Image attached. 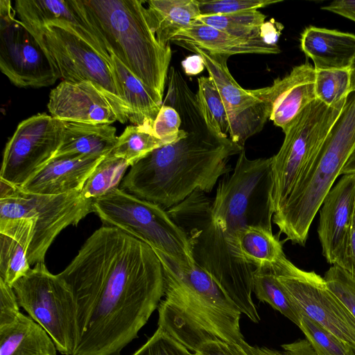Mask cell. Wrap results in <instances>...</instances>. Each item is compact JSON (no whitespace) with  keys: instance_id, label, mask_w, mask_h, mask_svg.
Returning <instances> with one entry per match:
<instances>
[{"instance_id":"23","label":"cell","mask_w":355,"mask_h":355,"mask_svg":"<svg viewBox=\"0 0 355 355\" xmlns=\"http://www.w3.org/2000/svg\"><path fill=\"white\" fill-rule=\"evenodd\" d=\"M301 49L315 70L353 69L355 35L313 26L302 33Z\"/></svg>"},{"instance_id":"15","label":"cell","mask_w":355,"mask_h":355,"mask_svg":"<svg viewBox=\"0 0 355 355\" xmlns=\"http://www.w3.org/2000/svg\"><path fill=\"white\" fill-rule=\"evenodd\" d=\"M63 128L64 121L46 113L20 122L6 145L0 179L21 187L54 158Z\"/></svg>"},{"instance_id":"19","label":"cell","mask_w":355,"mask_h":355,"mask_svg":"<svg viewBox=\"0 0 355 355\" xmlns=\"http://www.w3.org/2000/svg\"><path fill=\"white\" fill-rule=\"evenodd\" d=\"M355 209V174L343 175L320 207L318 234L322 254L334 265L343 250Z\"/></svg>"},{"instance_id":"35","label":"cell","mask_w":355,"mask_h":355,"mask_svg":"<svg viewBox=\"0 0 355 355\" xmlns=\"http://www.w3.org/2000/svg\"><path fill=\"white\" fill-rule=\"evenodd\" d=\"M352 69L315 70L316 98L328 106L346 99L352 92Z\"/></svg>"},{"instance_id":"48","label":"cell","mask_w":355,"mask_h":355,"mask_svg":"<svg viewBox=\"0 0 355 355\" xmlns=\"http://www.w3.org/2000/svg\"><path fill=\"white\" fill-rule=\"evenodd\" d=\"M352 92L355 90V65L352 69Z\"/></svg>"},{"instance_id":"5","label":"cell","mask_w":355,"mask_h":355,"mask_svg":"<svg viewBox=\"0 0 355 355\" xmlns=\"http://www.w3.org/2000/svg\"><path fill=\"white\" fill-rule=\"evenodd\" d=\"M211 202L201 191L166 209L184 232L196 263L206 270L253 322L260 317L252 300L254 266L227 241L211 212Z\"/></svg>"},{"instance_id":"34","label":"cell","mask_w":355,"mask_h":355,"mask_svg":"<svg viewBox=\"0 0 355 355\" xmlns=\"http://www.w3.org/2000/svg\"><path fill=\"white\" fill-rule=\"evenodd\" d=\"M162 140L143 126L128 125L118 137L110 154L125 159L130 166L154 150L164 146Z\"/></svg>"},{"instance_id":"2","label":"cell","mask_w":355,"mask_h":355,"mask_svg":"<svg viewBox=\"0 0 355 355\" xmlns=\"http://www.w3.org/2000/svg\"><path fill=\"white\" fill-rule=\"evenodd\" d=\"M243 150L209 129H183L178 140L130 166L120 189L168 209L196 191H211L232 171L230 157Z\"/></svg>"},{"instance_id":"29","label":"cell","mask_w":355,"mask_h":355,"mask_svg":"<svg viewBox=\"0 0 355 355\" xmlns=\"http://www.w3.org/2000/svg\"><path fill=\"white\" fill-rule=\"evenodd\" d=\"M237 245L244 259L254 267L272 264L284 254L272 230L259 226H248L239 232Z\"/></svg>"},{"instance_id":"28","label":"cell","mask_w":355,"mask_h":355,"mask_svg":"<svg viewBox=\"0 0 355 355\" xmlns=\"http://www.w3.org/2000/svg\"><path fill=\"white\" fill-rule=\"evenodd\" d=\"M146 3L156 37L164 46L200 16L197 0H150Z\"/></svg>"},{"instance_id":"38","label":"cell","mask_w":355,"mask_h":355,"mask_svg":"<svg viewBox=\"0 0 355 355\" xmlns=\"http://www.w3.org/2000/svg\"><path fill=\"white\" fill-rule=\"evenodd\" d=\"M330 290L345 304L355 318V276L333 265L324 277Z\"/></svg>"},{"instance_id":"26","label":"cell","mask_w":355,"mask_h":355,"mask_svg":"<svg viewBox=\"0 0 355 355\" xmlns=\"http://www.w3.org/2000/svg\"><path fill=\"white\" fill-rule=\"evenodd\" d=\"M111 64L129 109V121L153 133L154 122L163 105V99L146 87L113 54L111 55Z\"/></svg>"},{"instance_id":"30","label":"cell","mask_w":355,"mask_h":355,"mask_svg":"<svg viewBox=\"0 0 355 355\" xmlns=\"http://www.w3.org/2000/svg\"><path fill=\"white\" fill-rule=\"evenodd\" d=\"M252 284L259 301L269 304L299 327L302 313L278 280L272 264L254 267Z\"/></svg>"},{"instance_id":"8","label":"cell","mask_w":355,"mask_h":355,"mask_svg":"<svg viewBox=\"0 0 355 355\" xmlns=\"http://www.w3.org/2000/svg\"><path fill=\"white\" fill-rule=\"evenodd\" d=\"M271 163V157L250 159L243 150L232 173L218 183L211 212L232 239H236L239 232L248 226L272 230Z\"/></svg>"},{"instance_id":"43","label":"cell","mask_w":355,"mask_h":355,"mask_svg":"<svg viewBox=\"0 0 355 355\" xmlns=\"http://www.w3.org/2000/svg\"><path fill=\"white\" fill-rule=\"evenodd\" d=\"M282 350L266 347H254L256 355H318L306 339H302L282 345Z\"/></svg>"},{"instance_id":"20","label":"cell","mask_w":355,"mask_h":355,"mask_svg":"<svg viewBox=\"0 0 355 355\" xmlns=\"http://www.w3.org/2000/svg\"><path fill=\"white\" fill-rule=\"evenodd\" d=\"M14 8L17 18L26 27H39L54 21L71 24L111 61L105 42L87 19L80 0H17Z\"/></svg>"},{"instance_id":"36","label":"cell","mask_w":355,"mask_h":355,"mask_svg":"<svg viewBox=\"0 0 355 355\" xmlns=\"http://www.w3.org/2000/svg\"><path fill=\"white\" fill-rule=\"evenodd\" d=\"M299 327L318 355H347L348 345L309 317L302 315Z\"/></svg>"},{"instance_id":"4","label":"cell","mask_w":355,"mask_h":355,"mask_svg":"<svg viewBox=\"0 0 355 355\" xmlns=\"http://www.w3.org/2000/svg\"><path fill=\"white\" fill-rule=\"evenodd\" d=\"M91 24L114 55L146 87L163 99L170 45L157 39L146 1L80 0Z\"/></svg>"},{"instance_id":"10","label":"cell","mask_w":355,"mask_h":355,"mask_svg":"<svg viewBox=\"0 0 355 355\" xmlns=\"http://www.w3.org/2000/svg\"><path fill=\"white\" fill-rule=\"evenodd\" d=\"M93 202L81 192L60 195L27 193L0 179V220L28 218L34 221L27 254L31 266L44 263L46 252L57 236L94 212Z\"/></svg>"},{"instance_id":"33","label":"cell","mask_w":355,"mask_h":355,"mask_svg":"<svg viewBox=\"0 0 355 355\" xmlns=\"http://www.w3.org/2000/svg\"><path fill=\"white\" fill-rule=\"evenodd\" d=\"M130 165L123 159L110 154L98 164L86 181L82 195L93 200L119 188Z\"/></svg>"},{"instance_id":"14","label":"cell","mask_w":355,"mask_h":355,"mask_svg":"<svg viewBox=\"0 0 355 355\" xmlns=\"http://www.w3.org/2000/svg\"><path fill=\"white\" fill-rule=\"evenodd\" d=\"M0 69L18 87L53 85L60 75L9 0L0 1Z\"/></svg>"},{"instance_id":"31","label":"cell","mask_w":355,"mask_h":355,"mask_svg":"<svg viewBox=\"0 0 355 355\" xmlns=\"http://www.w3.org/2000/svg\"><path fill=\"white\" fill-rule=\"evenodd\" d=\"M266 16L258 10L231 14L199 16L197 20L242 38L263 37L273 44L266 29Z\"/></svg>"},{"instance_id":"39","label":"cell","mask_w":355,"mask_h":355,"mask_svg":"<svg viewBox=\"0 0 355 355\" xmlns=\"http://www.w3.org/2000/svg\"><path fill=\"white\" fill-rule=\"evenodd\" d=\"M132 355H196L162 328L157 327L153 335Z\"/></svg>"},{"instance_id":"47","label":"cell","mask_w":355,"mask_h":355,"mask_svg":"<svg viewBox=\"0 0 355 355\" xmlns=\"http://www.w3.org/2000/svg\"><path fill=\"white\" fill-rule=\"evenodd\" d=\"M355 174V148L345 163L340 175Z\"/></svg>"},{"instance_id":"17","label":"cell","mask_w":355,"mask_h":355,"mask_svg":"<svg viewBox=\"0 0 355 355\" xmlns=\"http://www.w3.org/2000/svg\"><path fill=\"white\" fill-rule=\"evenodd\" d=\"M315 69L309 63L294 67L282 78L268 87L257 89L267 104L270 119L285 132L297 115L316 98Z\"/></svg>"},{"instance_id":"42","label":"cell","mask_w":355,"mask_h":355,"mask_svg":"<svg viewBox=\"0 0 355 355\" xmlns=\"http://www.w3.org/2000/svg\"><path fill=\"white\" fill-rule=\"evenodd\" d=\"M334 265L355 276V209L344 246Z\"/></svg>"},{"instance_id":"16","label":"cell","mask_w":355,"mask_h":355,"mask_svg":"<svg viewBox=\"0 0 355 355\" xmlns=\"http://www.w3.org/2000/svg\"><path fill=\"white\" fill-rule=\"evenodd\" d=\"M182 47L202 56L230 116L229 138L244 148L245 141L259 133L270 118L267 104L257 89H244L235 80L227 67L229 56L211 54L193 45Z\"/></svg>"},{"instance_id":"9","label":"cell","mask_w":355,"mask_h":355,"mask_svg":"<svg viewBox=\"0 0 355 355\" xmlns=\"http://www.w3.org/2000/svg\"><path fill=\"white\" fill-rule=\"evenodd\" d=\"M93 207L103 225L115 227L181 264L195 263L186 234L160 205L118 188L94 200Z\"/></svg>"},{"instance_id":"1","label":"cell","mask_w":355,"mask_h":355,"mask_svg":"<svg viewBox=\"0 0 355 355\" xmlns=\"http://www.w3.org/2000/svg\"><path fill=\"white\" fill-rule=\"evenodd\" d=\"M58 276L71 289L82 335L73 355H120L164 296L163 268L146 243L102 225Z\"/></svg>"},{"instance_id":"37","label":"cell","mask_w":355,"mask_h":355,"mask_svg":"<svg viewBox=\"0 0 355 355\" xmlns=\"http://www.w3.org/2000/svg\"><path fill=\"white\" fill-rule=\"evenodd\" d=\"M200 16L225 15L259 8L281 2V0H197Z\"/></svg>"},{"instance_id":"25","label":"cell","mask_w":355,"mask_h":355,"mask_svg":"<svg viewBox=\"0 0 355 355\" xmlns=\"http://www.w3.org/2000/svg\"><path fill=\"white\" fill-rule=\"evenodd\" d=\"M111 124L64 121L62 138L54 157H104L113 150L118 137Z\"/></svg>"},{"instance_id":"21","label":"cell","mask_w":355,"mask_h":355,"mask_svg":"<svg viewBox=\"0 0 355 355\" xmlns=\"http://www.w3.org/2000/svg\"><path fill=\"white\" fill-rule=\"evenodd\" d=\"M104 157H54L19 188L27 193L42 195L81 192L86 181Z\"/></svg>"},{"instance_id":"46","label":"cell","mask_w":355,"mask_h":355,"mask_svg":"<svg viewBox=\"0 0 355 355\" xmlns=\"http://www.w3.org/2000/svg\"><path fill=\"white\" fill-rule=\"evenodd\" d=\"M181 64L185 73L189 76L197 75L205 68L202 56L196 53L187 57Z\"/></svg>"},{"instance_id":"44","label":"cell","mask_w":355,"mask_h":355,"mask_svg":"<svg viewBox=\"0 0 355 355\" xmlns=\"http://www.w3.org/2000/svg\"><path fill=\"white\" fill-rule=\"evenodd\" d=\"M196 355H256L252 350L243 349L239 346L220 340H210L202 345Z\"/></svg>"},{"instance_id":"45","label":"cell","mask_w":355,"mask_h":355,"mask_svg":"<svg viewBox=\"0 0 355 355\" xmlns=\"http://www.w3.org/2000/svg\"><path fill=\"white\" fill-rule=\"evenodd\" d=\"M355 21V0H337L321 8Z\"/></svg>"},{"instance_id":"3","label":"cell","mask_w":355,"mask_h":355,"mask_svg":"<svg viewBox=\"0 0 355 355\" xmlns=\"http://www.w3.org/2000/svg\"><path fill=\"white\" fill-rule=\"evenodd\" d=\"M153 250L161 261L164 278V296L157 309L158 327L193 353L210 340L252 350L241 331V310L214 279L196 263L181 264Z\"/></svg>"},{"instance_id":"24","label":"cell","mask_w":355,"mask_h":355,"mask_svg":"<svg viewBox=\"0 0 355 355\" xmlns=\"http://www.w3.org/2000/svg\"><path fill=\"white\" fill-rule=\"evenodd\" d=\"M33 230L31 219L0 220V278L11 286L31 269L27 254Z\"/></svg>"},{"instance_id":"11","label":"cell","mask_w":355,"mask_h":355,"mask_svg":"<svg viewBox=\"0 0 355 355\" xmlns=\"http://www.w3.org/2000/svg\"><path fill=\"white\" fill-rule=\"evenodd\" d=\"M347 99L334 106L315 99L297 115L284 132L279 150L271 157L275 212L311 166Z\"/></svg>"},{"instance_id":"49","label":"cell","mask_w":355,"mask_h":355,"mask_svg":"<svg viewBox=\"0 0 355 355\" xmlns=\"http://www.w3.org/2000/svg\"><path fill=\"white\" fill-rule=\"evenodd\" d=\"M347 355H355V347L348 345Z\"/></svg>"},{"instance_id":"32","label":"cell","mask_w":355,"mask_h":355,"mask_svg":"<svg viewBox=\"0 0 355 355\" xmlns=\"http://www.w3.org/2000/svg\"><path fill=\"white\" fill-rule=\"evenodd\" d=\"M197 99L206 124L214 134L229 138L230 119L222 98L211 78H198Z\"/></svg>"},{"instance_id":"22","label":"cell","mask_w":355,"mask_h":355,"mask_svg":"<svg viewBox=\"0 0 355 355\" xmlns=\"http://www.w3.org/2000/svg\"><path fill=\"white\" fill-rule=\"evenodd\" d=\"M182 46L193 45L211 54L231 56L235 54H277V44L263 37L242 38L195 20L189 26L178 33L172 40Z\"/></svg>"},{"instance_id":"27","label":"cell","mask_w":355,"mask_h":355,"mask_svg":"<svg viewBox=\"0 0 355 355\" xmlns=\"http://www.w3.org/2000/svg\"><path fill=\"white\" fill-rule=\"evenodd\" d=\"M57 352L47 332L22 313L14 323L0 328V355H57Z\"/></svg>"},{"instance_id":"40","label":"cell","mask_w":355,"mask_h":355,"mask_svg":"<svg viewBox=\"0 0 355 355\" xmlns=\"http://www.w3.org/2000/svg\"><path fill=\"white\" fill-rule=\"evenodd\" d=\"M178 112L169 105H162L153 125L154 135L165 145L173 143L183 132Z\"/></svg>"},{"instance_id":"13","label":"cell","mask_w":355,"mask_h":355,"mask_svg":"<svg viewBox=\"0 0 355 355\" xmlns=\"http://www.w3.org/2000/svg\"><path fill=\"white\" fill-rule=\"evenodd\" d=\"M272 266L302 315L317 322L345 343L355 347V318L330 290L324 277L297 268L284 254Z\"/></svg>"},{"instance_id":"7","label":"cell","mask_w":355,"mask_h":355,"mask_svg":"<svg viewBox=\"0 0 355 355\" xmlns=\"http://www.w3.org/2000/svg\"><path fill=\"white\" fill-rule=\"evenodd\" d=\"M26 28L45 51L62 80L91 82L110 103L117 121L125 123L129 121V109L111 61L86 41L78 28L62 21Z\"/></svg>"},{"instance_id":"12","label":"cell","mask_w":355,"mask_h":355,"mask_svg":"<svg viewBox=\"0 0 355 355\" xmlns=\"http://www.w3.org/2000/svg\"><path fill=\"white\" fill-rule=\"evenodd\" d=\"M12 288L19 306L47 332L58 352L73 355L80 336L76 301L66 283L40 263Z\"/></svg>"},{"instance_id":"41","label":"cell","mask_w":355,"mask_h":355,"mask_svg":"<svg viewBox=\"0 0 355 355\" xmlns=\"http://www.w3.org/2000/svg\"><path fill=\"white\" fill-rule=\"evenodd\" d=\"M21 312L12 286L0 278V328L14 323Z\"/></svg>"},{"instance_id":"18","label":"cell","mask_w":355,"mask_h":355,"mask_svg":"<svg viewBox=\"0 0 355 355\" xmlns=\"http://www.w3.org/2000/svg\"><path fill=\"white\" fill-rule=\"evenodd\" d=\"M47 108L62 121L112 124L117 121L110 103L91 82L61 81L49 94Z\"/></svg>"},{"instance_id":"6","label":"cell","mask_w":355,"mask_h":355,"mask_svg":"<svg viewBox=\"0 0 355 355\" xmlns=\"http://www.w3.org/2000/svg\"><path fill=\"white\" fill-rule=\"evenodd\" d=\"M354 148L355 90L311 166L274 213L272 221L287 240L305 244L315 214Z\"/></svg>"}]
</instances>
